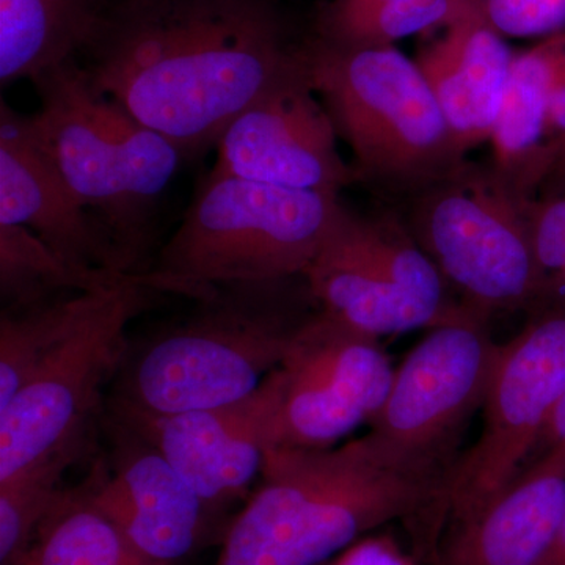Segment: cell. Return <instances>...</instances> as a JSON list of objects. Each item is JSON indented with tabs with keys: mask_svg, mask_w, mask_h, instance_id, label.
Returning a JSON list of instances; mask_svg holds the SVG:
<instances>
[{
	"mask_svg": "<svg viewBox=\"0 0 565 565\" xmlns=\"http://www.w3.org/2000/svg\"><path fill=\"white\" fill-rule=\"evenodd\" d=\"M305 40L277 0H118L77 63L189 158L267 93L307 76Z\"/></svg>",
	"mask_w": 565,
	"mask_h": 565,
	"instance_id": "1",
	"label": "cell"
},
{
	"mask_svg": "<svg viewBox=\"0 0 565 565\" xmlns=\"http://www.w3.org/2000/svg\"><path fill=\"white\" fill-rule=\"evenodd\" d=\"M262 478L215 565H319L396 520L430 556L445 530L449 471L401 459L370 433L337 448L274 446Z\"/></svg>",
	"mask_w": 565,
	"mask_h": 565,
	"instance_id": "2",
	"label": "cell"
},
{
	"mask_svg": "<svg viewBox=\"0 0 565 565\" xmlns=\"http://www.w3.org/2000/svg\"><path fill=\"white\" fill-rule=\"evenodd\" d=\"M195 310L152 337L118 370L110 412L167 416L236 403L281 366L319 310L303 275L215 286Z\"/></svg>",
	"mask_w": 565,
	"mask_h": 565,
	"instance_id": "3",
	"label": "cell"
},
{
	"mask_svg": "<svg viewBox=\"0 0 565 565\" xmlns=\"http://www.w3.org/2000/svg\"><path fill=\"white\" fill-rule=\"evenodd\" d=\"M33 131L71 191L109 233L121 273L143 275L156 256L159 210L184 152L93 87L77 62L33 81Z\"/></svg>",
	"mask_w": 565,
	"mask_h": 565,
	"instance_id": "4",
	"label": "cell"
},
{
	"mask_svg": "<svg viewBox=\"0 0 565 565\" xmlns=\"http://www.w3.org/2000/svg\"><path fill=\"white\" fill-rule=\"evenodd\" d=\"M337 193L207 173L172 237L143 274L147 288L200 300L215 286L300 277L343 210Z\"/></svg>",
	"mask_w": 565,
	"mask_h": 565,
	"instance_id": "5",
	"label": "cell"
},
{
	"mask_svg": "<svg viewBox=\"0 0 565 565\" xmlns=\"http://www.w3.org/2000/svg\"><path fill=\"white\" fill-rule=\"evenodd\" d=\"M305 66L351 148L359 181L412 196L467 161L426 77L396 46H351L311 33Z\"/></svg>",
	"mask_w": 565,
	"mask_h": 565,
	"instance_id": "6",
	"label": "cell"
},
{
	"mask_svg": "<svg viewBox=\"0 0 565 565\" xmlns=\"http://www.w3.org/2000/svg\"><path fill=\"white\" fill-rule=\"evenodd\" d=\"M407 225L460 302L487 316L534 313L544 281L525 200L494 169L465 161L412 195Z\"/></svg>",
	"mask_w": 565,
	"mask_h": 565,
	"instance_id": "7",
	"label": "cell"
},
{
	"mask_svg": "<svg viewBox=\"0 0 565 565\" xmlns=\"http://www.w3.org/2000/svg\"><path fill=\"white\" fill-rule=\"evenodd\" d=\"M154 294L145 286L143 275L114 289L41 360L0 411V482L84 444L104 386L131 349L128 326L150 307Z\"/></svg>",
	"mask_w": 565,
	"mask_h": 565,
	"instance_id": "8",
	"label": "cell"
},
{
	"mask_svg": "<svg viewBox=\"0 0 565 565\" xmlns=\"http://www.w3.org/2000/svg\"><path fill=\"white\" fill-rule=\"evenodd\" d=\"M564 394L565 310L535 311L501 344L481 435L449 471L445 527L478 514L514 482Z\"/></svg>",
	"mask_w": 565,
	"mask_h": 565,
	"instance_id": "9",
	"label": "cell"
},
{
	"mask_svg": "<svg viewBox=\"0 0 565 565\" xmlns=\"http://www.w3.org/2000/svg\"><path fill=\"white\" fill-rule=\"evenodd\" d=\"M489 318L463 303L394 371L388 396L370 423V434L394 456L437 470L455 467L456 446L484 404L500 353Z\"/></svg>",
	"mask_w": 565,
	"mask_h": 565,
	"instance_id": "10",
	"label": "cell"
},
{
	"mask_svg": "<svg viewBox=\"0 0 565 565\" xmlns=\"http://www.w3.org/2000/svg\"><path fill=\"white\" fill-rule=\"evenodd\" d=\"M285 393L274 446L329 448L381 412L394 370L379 338L321 308L294 337L281 363Z\"/></svg>",
	"mask_w": 565,
	"mask_h": 565,
	"instance_id": "11",
	"label": "cell"
},
{
	"mask_svg": "<svg viewBox=\"0 0 565 565\" xmlns=\"http://www.w3.org/2000/svg\"><path fill=\"white\" fill-rule=\"evenodd\" d=\"M332 118L308 76L281 85L237 115L223 131L211 173L337 193L359 181L338 151Z\"/></svg>",
	"mask_w": 565,
	"mask_h": 565,
	"instance_id": "12",
	"label": "cell"
},
{
	"mask_svg": "<svg viewBox=\"0 0 565 565\" xmlns=\"http://www.w3.org/2000/svg\"><path fill=\"white\" fill-rule=\"evenodd\" d=\"M285 374L275 370L256 392L236 403L167 416L111 418L159 449L207 504L236 497L262 475L280 415Z\"/></svg>",
	"mask_w": 565,
	"mask_h": 565,
	"instance_id": "13",
	"label": "cell"
},
{
	"mask_svg": "<svg viewBox=\"0 0 565 565\" xmlns=\"http://www.w3.org/2000/svg\"><path fill=\"white\" fill-rule=\"evenodd\" d=\"M107 463L88 479L93 504L145 555L177 565L202 542L211 505L166 456L117 419Z\"/></svg>",
	"mask_w": 565,
	"mask_h": 565,
	"instance_id": "14",
	"label": "cell"
},
{
	"mask_svg": "<svg viewBox=\"0 0 565 565\" xmlns=\"http://www.w3.org/2000/svg\"><path fill=\"white\" fill-rule=\"evenodd\" d=\"M0 223L29 230L74 266L121 273L106 226L71 191L33 131L31 115L6 102L0 104Z\"/></svg>",
	"mask_w": 565,
	"mask_h": 565,
	"instance_id": "15",
	"label": "cell"
},
{
	"mask_svg": "<svg viewBox=\"0 0 565 565\" xmlns=\"http://www.w3.org/2000/svg\"><path fill=\"white\" fill-rule=\"evenodd\" d=\"M514 55L481 0L419 36L415 63L463 154L492 139Z\"/></svg>",
	"mask_w": 565,
	"mask_h": 565,
	"instance_id": "16",
	"label": "cell"
},
{
	"mask_svg": "<svg viewBox=\"0 0 565 565\" xmlns=\"http://www.w3.org/2000/svg\"><path fill=\"white\" fill-rule=\"evenodd\" d=\"M564 515L565 444H556L478 514L446 526L434 565H537Z\"/></svg>",
	"mask_w": 565,
	"mask_h": 565,
	"instance_id": "17",
	"label": "cell"
},
{
	"mask_svg": "<svg viewBox=\"0 0 565 565\" xmlns=\"http://www.w3.org/2000/svg\"><path fill=\"white\" fill-rule=\"evenodd\" d=\"M565 46V31L516 52L492 132L493 167L525 200L544 188L555 166L546 107Z\"/></svg>",
	"mask_w": 565,
	"mask_h": 565,
	"instance_id": "18",
	"label": "cell"
},
{
	"mask_svg": "<svg viewBox=\"0 0 565 565\" xmlns=\"http://www.w3.org/2000/svg\"><path fill=\"white\" fill-rule=\"evenodd\" d=\"M118 0H0V82L35 81L85 52Z\"/></svg>",
	"mask_w": 565,
	"mask_h": 565,
	"instance_id": "19",
	"label": "cell"
},
{
	"mask_svg": "<svg viewBox=\"0 0 565 565\" xmlns=\"http://www.w3.org/2000/svg\"><path fill=\"white\" fill-rule=\"evenodd\" d=\"M323 313L371 337L412 332L455 318L463 303L445 310L399 286L318 253L303 274Z\"/></svg>",
	"mask_w": 565,
	"mask_h": 565,
	"instance_id": "20",
	"label": "cell"
},
{
	"mask_svg": "<svg viewBox=\"0 0 565 565\" xmlns=\"http://www.w3.org/2000/svg\"><path fill=\"white\" fill-rule=\"evenodd\" d=\"M319 252L445 310L462 303L449 299L448 285L433 259L407 223L393 214L360 215L343 206Z\"/></svg>",
	"mask_w": 565,
	"mask_h": 565,
	"instance_id": "21",
	"label": "cell"
},
{
	"mask_svg": "<svg viewBox=\"0 0 565 565\" xmlns=\"http://www.w3.org/2000/svg\"><path fill=\"white\" fill-rule=\"evenodd\" d=\"M21 565H169L141 553L93 504L87 487L62 490Z\"/></svg>",
	"mask_w": 565,
	"mask_h": 565,
	"instance_id": "22",
	"label": "cell"
},
{
	"mask_svg": "<svg viewBox=\"0 0 565 565\" xmlns=\"http://www.w3.org/2000/svg\"><path fill=\"white\" fill-rule=\"evenodd\" d=\"M140 277L74 266L29 230L0 223L2 310L32 307L66 294L107 291Z\"/></svg>",
	"mask_w": 565,
	"mask_h": 565,
	"instance_id": "23",
	"label": "cell"
},
{
	"mask_svg": "<svg viewBox=\"0 0 565 565\" xmlns=\"http://www.w3.org/2000/svg\"><path fill=\"white\" fill-rule=\"evenodd\" d=\"M114 289L66 294L32 307L2 310L0 411L17 396L41 360L73 333Z\"/></svg>",
	"mask_w": 565,
	"mask_h": 565,
	"instance_id": "24",
	"label": "cell"
},
{
	"mask_svg": "<svg viewBox=\"0 0 565 565\" xmlns=\"http://www.w3.org/2000/svg\"><path fill=\"white\" fill-rule=\"evenodd\" d=\"M70 446L0 482V565H21L36 531L62 490V476L82 455Z\"/></svg>",
	"mask_w": 565,
	"mask_h": 565,
	"instance_id": "25",
	"label": "cell"
},
{
	"mask_svg": "<svg viewBox=\"0 0 565 565\" xmlns=\"http://www.w3.org/2000/svg\"><path fill=\"white\" fill-rule=\"evenodd\" d=\"M471 0H392L323 24L315 35L351 46H394L396 41L440 28Z\"/></svg>",
	"mask_w": 565,
	"mask_h": 565,
	"instance_id": "26",
	"label": "cell"
},
{
	"mask_svg": "<svg viewBox=\"0 0 565 565\" xmlns=\"http://www.w3.org/2000/svg\"><path fill=\"white\" fill-rule=\"evenodd\" d=\"M527 226L545 289L565 267V182L545 185L544 195L531 200Z\"/></svg>",
	"mask_w": 565,
	"mask_h": 565,
	"instance_id": "27",
	"label": "cell"
},
{
	"mask_svg": "<svg viewBox=\"0 0 565 565\" xmlns=\"http://www.w3.org/2000/svg\"><path fill=\"white\" fill-rule=\"evenodd\" d=\"M487 20L503 36H550L565 31V0H481Z\"/></svg>",
	"mask_w": 565,
	"mask_h": 565,
	"instance_id": "28",
	"label": "cell"
},
{
	"mask_svg": "<svg viewBox=\"0 0 565 565\" xmlns=\"http://www.w3.org/2000/svg\"><path fill=\"white\" fill-rule=\"evenodd\" d=\"M385 2H392V0H327L318 11L316 24L340 20V18L373 9V7L381 6V3Z\"/></svg>",
	"mask_w": 565,
	"mask_h": 565,
	"instance_id": "29",
	"label": "cell"
},
{
	"mask_svg": "<svg viewBox=\"0 0 565 565\" xmlns=\"http://www.w3.org/2000/svg\"><path fill=\"white\" fill-rule=\"evenodd\" d=\"M548 308H563L565 310V267L555 278L546 282L541 302H539L535 311L548 310Z\"/></svg>",
	"mask_w": 565,
	"mask_h": 565,
	"instance_id": "30",
	"label": "cell"
},
{
	"mask_svg": "<svg viewBox=\"0 0 565 565\" xmlns=\"http://www.w3.org/2000/svg\"><path fill=\"white\" fill-rule=\"evenodd\" d=\"M344 565H404L393 556L392 553L381 548V546H366L359 550L352 557H349Z\"/></svg>",
	"mask_w": 565,
	"mask_h": 565,
	"instance_id": "31",
	"label": "cell"
},
{
	"mask_svg": "<svg viewBox=\"0 0 565 565\" xmlns=\"http://www.w3.org/2000/svg\"><path fill=\"white\" fill-rule=\"evenodd\" d=\"M556 444H565V394L561 399L559 405L550 419L548 426H546L544 435H542L541 444L542 448L546 449L548 446Z\"/></svg>",
	"mask_w": 565,
	"mask_h": 565,
	"instance_id": "32",
	"label": "cell"
},
{
	"mask_svg": "<svg viewBox=\"0 0 565 565\" xmlns=\"http://www.w3.org/2000/svg\"><path fill=\"white\" fill-rule=\"evenodd\" d=\"M537 565H565V515L552 544H550L548 550H546Z\"/></svg>",
	"mask_w": 565,
	"mask_h": 565,
	"instance_id": "33",
	"label": "cell"
},
{
	"mask_svg": "<svg viewBox=\"0 0 565 565\" xmlns=\"http://www.w3.org/2000/svg\"><path fill=\"white\" fill-rule=\"evenodd\" d=\"M559 182H565V145L563 150L559 151V154H557L555 167H553L552 174H550L545 185L559 184Z\"/></svg>",
	"mask_w": 565,
	"mask_h": 565,
	"instance_id": "34",
	"label": "cell"
}]
</instances>
